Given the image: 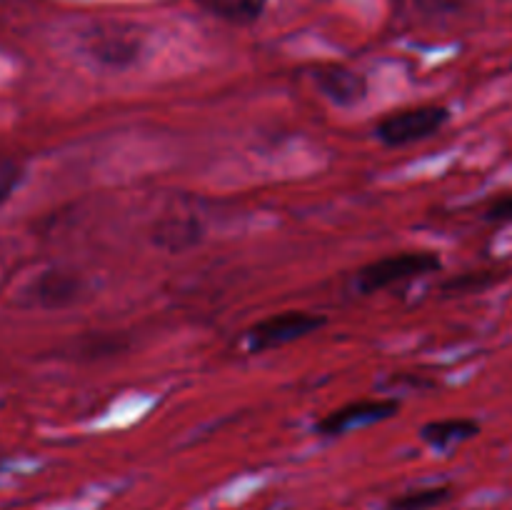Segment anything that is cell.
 Here are the masks:
<instances>
[{
    "label": "cell",
    "instance_id": "7a4b0ae2",
    "mask_svg": "<svg viewBox=\"0 0 512 510\" xmlns=\"http://www.w3.org/2000/svg\"><path fill=\"white\" fill-rule=\"evenodd\" d=\"M440 268H443V260L435 253H400L360 268L355 275V285H358L360 293L370 295L393 288V285L408 283V280L423 278V275H433Z\"/></svg>",
    "mask_w": 512,
    "mask_h": 510
},
{
    "label": "cell",
    "instance_id": "ba28073f",
    "mask_svg": "<svg viewBox=\"0 0 512 510\" xmlns=\"http://www.w3.org/2000/svg\"><path fill=\"white\" fill-rule=\"evenodd\" d=\"M203 238V228L193 215H173V218H163L153 230V243L158 248L170 250V253H183L193 245L200 243Z\"/></svg>",
    "mask_w": 512,
    "mask_h": 510
},
{
    "label": "cell",
    "instance_id": "7c38bea8",
    "mask_svg": "<svg viewBox=\"0 0 512 510\" xmlns=\"http://www.w3.org/2000/svg\"><path fill=\"white\" fill-rule=\"evenodd\" d=\"M453 498L450 485H430V488L408 490L403 495H395L388 500L385 510H435Z\"/></svg>",
    "mask_w": 512,
    "mask_h": 510
},
{
    "label": "cell",
    "instance_id": "9a60e30c",
    "mask_svg": "<svg viewBox=\"0 0 512 510\" xmlns=\"http://www.w3.org/2000/svg\"><path fill=\"white\" fill-rule=\"evenodd\" d=\"M483 218L488 220V223H512V190L490 200Z\"/></svg>",
    "mask_w": 512,
    "mask_h": 510
},
{
    "label": "cell",
    "instance_id": "30bf717a",
    "mask_svg": "<svg viewBox=\"0 0 512 510\" xmlns=\"http://www.w3.org/2000/svg\"><path fill=\"white\" fill-rule=\"evenodd\" d=\"M198 8L230 25H253L268 8V0H195Z\"/></svg>",
    "mask_w": 512,
    "mask_h": 510
},
{
    "label": "cell",
    "instance_id": "8fae6325",
    "mask_svg": "<svg viewBox=\"0 0 512 510\" xmlns=\"http://www.w3.org/2000/svg\"><path fill=\"white\" fill-rule=\"evenodd\" d=\"M508 278V270L503 268H480L470 270V273L458 275V278H450L440 285V290L448 295H475L490 290L493 285H498L500 280Z\"/></svg>",
    "mask_w": 512,
    "mask_h": 510
},
{
    "label": "cell",
    "instance_id": "277c9868",
    "mask_svg": "<svg viewBox=\"0 0 512 510\" xmlns=\"http://www.w3.org/2000/svg\"><path fill=\"white\" fill-rule=\"evenodd\" d=\"M328 320L323 315L305 313V310H288V313L270 315L248 330V348L253 353H268V350L283 348L295 340L308 338L315 330L325 328Z\"/></svg>",
    "mask_w": 512,
    "mask_h": 510
},
{
    "label": "cell",
    "instance_id": "52a82bcc",
    "mask_svg": "<svg viewBox=\"0 0 512 510\" xmlns=\"http://www.w3.org/2000/svg\"><path fill=\"white\" fill-rule=\"evenodd\" d=\"M313 83L330 103L350 108L368 98V78L345 65H318L313 70Z\"/></svg>",
    "mask_w": 512,
    "mask_h": 510
},
{
    "label": "cell",
    "instance_id": "8992f818",
    "mask_svg": "<svg viewBox=\"0 0 512 510\" xmlns=\"http://www.w3.org/2000/svg\"><path fill=\"white\" fill-rule=\"evenodd\" d=\"M85 293L83 275L70 268H48L33 280L28 295L45 310H63L78 303Z\"/></svg>",
    "mask_w": 512,
    "mask_h": 510
},
{
    "label": "cell",
    "instance_id": "9c48e42d",
    "mask_svg": "<svg viewBox=\"0 0 512 510\" xmlns=\"http://www.w3.org/2000/svg\"><path fill=\"white\" fill-rule=\"evenodd\" d=\"M480 435V423L473 418H445L420 428V438L433 448H450V445L465 443Z\"/></svg>",
    "mask_w": 512,
    "mask_h": 510
},
{
    "label": "cell",
    "instance_id": "5b68a950",
    "mask_svg": "<svg viewBox=\"0 0 512 510\" xmlns=\"http://www.w3.org/2000/svg\"><path fill=\"white\" fill-rule=\"evenodd\" d=\"M400 413V403L395 398H378V400H358V403H348L343 408L333 410L325 415L315 433L323 438H338V435L350 433V430L368 428V425L385 423V420L395 418Z\"/></svg>",
    "mask_w": 512,
    "mask_h": 510
},
{
    "label": "cell",
    "instance_id": "2e32d148",
    "mask_svg": "<svg viewBox=\"0 0 512 510\" xmlns=\"http://www.w3.org/2000/svg\"><path fill=\"white\" fill-rule=\"evenodd\" d=\"M418 3L420 10H425V13H455V10L460 8V0H415Z\"/></svg>",
    "mask_w": 512,
    "mask_h": 510
},
{
    "label": "cell",
    "instance_id": "5bb4252c",
    "mask_svg": "<svg viewBox=\"0 0 512 510\" xmlns=\"http://www.w3.org/2000/svg\"><path fill=\"white\" fill-rule=\"evenodd\" d=\"M115 333H93L75 343V353H83L88 358H105L115 355L120 350V338H113Z\"/></svg>",
    "mask_w": 512,
    "mask_h": 510
},
{
    "label": "cell",
    "instance_id": "4fadbf2b",
    "mask_svg": "<svg viewBox=\"0 0 512 510\" xmlns=\"http://www.w3.org/2000/svg\"><path fill=\"white\" fill-rule=\"evenodd\" d=\"M23 178H25L23 160L0 153V205H3L5 200L20 188Z\"/></svg>",
    "mask_w": 512,
    "mask_h": 510
},
{
    "label": "cell",
    "instance_id": "3957f363",
    "mask_svg": "<svg viewBox=\"0 0 512 510\" xmlns=\"http://www.w3.org/2000/svg\"><path fill=\"white\" fill-rule=\"evenodd\" d=\"M85 50L95 63L110 70H128L140 60L145 50V35L133 23H108L90 30Z\"/></svg>",
    "mask_w": 512,
    "mask_h": 510
},
{
    "label": "cell",
    "instance_id": "6da1fadb",
    "mask_svg": "<svg viewBox=\"0 0 512 510\" xmlns=\"http://www.w3.org/2000/svg\"><path fill=\"white\" fill-rule=\"evenodd\" d=\"M450 110L443 105H418V108L398 110L390 113L375 125V138L388 148H405V145L420 143L448 125Z\"/></svg>",
    "mask_w": 512,
    "mask_h": 510
}]
</instances>
